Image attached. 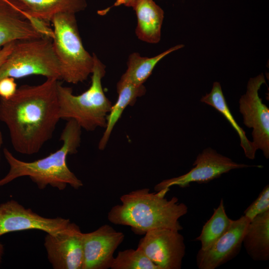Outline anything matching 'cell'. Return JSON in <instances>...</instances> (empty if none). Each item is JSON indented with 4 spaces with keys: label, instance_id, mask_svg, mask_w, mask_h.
I'll return each mask as SVG.
<instances>
[{
    "label": "cell",
    "instance_id": "d4e9b609",
    "mask_svg": "<svg viewBox=\"0 0 269 269\" xmlns=\"http://www.w3.org/2000/svg\"><path fill=\"white\" fill-rule=\"evenodd\" d=\"M15 41L11 42L6 44L0 50V66L5 61L11 52Z\"/></svg>",
    "mask_w": 269,
    "mask_h": 269
},
{
    "label": "cell",
    "instance_id": "d6986e66",
    "mask_svg": "<svg viewBox=\"0 0 269 269\" xmlns=\"http://www.w3.org/2000/svg\"><path fill=\"white\" fill-rule=\"evenodd\" d=\"M183 47V44L175 45L152 57H143L137 52L131 53L128 57L127 70L120 80L137 86L143 85L162 59Z\"/></svg>",
    "mask_w": 269,
    "mask_h": 269
},
{
    "label": "cell",
    "instance_id": "7402d4cb",
    "mask_svg": "<svg viewBox=\"0 0 269 269\" xmlns=\"http://www.w3.org/2000/svg\"><path fill=\"white\" fill-rule=\"evenodd\" d=\"M112 269H159L139 248L118 252L114 258Z\"/></svg>",
    "mask_w": 269,
    "mask_h": 269
},
{
    "label": "cell",
    "instance_id": "603a6c76",
    "mask_svg": "<svg viewBox=\"0 0 269 269\" xmlns=\"http://www.w3.org/2000/svg\"><path fill=\"white\" fill-rule=\"evenodd\" d=\"M269 210V186L266 185L257 198L245 210L244 215L250 220Z\"/></svg>",
    "mask_w": 269,
    "mask_h": 269
},
{
    "label": "cell",
    "instance_id": "8992f818",
    "mask_svg": "<svg viewBox=\"0 0 269 269\" xmlns=\"http://www.w3.org/2000/svg\"><path fill=\"white\" fill-rule=\"evenodd\" d=\"M35 75L61 80L59 63L49 37L16 41L11 52L0 66V80Z\"/></svg>",
    "mask_w": 269,
    "mask_h": 269
},
{
    "label": "cell",
    "instance_id": "52a82bcc",
    "mask_svg": "<svg viewBox=\"0 0 269 269\" xmlns=\"http://www.w3.org/2000/svg\"><path fill=\"white\" fill-rule=\"evenodd\" d=\"M266 83L263 73L251 78L247 90L239 100V111L244 125L252 128L253 145L257 150L261 149L267 159L269 158V109L263 103L259 91Z\"/></svg>",
    "mask_w": 269,
    "mask_h": 269
},
{
    "label": "cell",
    "instance_id": "ac0fdd59",
    "mask_svg": "<svg viewBox=\"0 0 269 269\" xmlns=\"http://www.w3.org/2000/svg\"><path fill=\"white\" fill-rule=\"evenodd\" d=\"M118 97L107 116L105 131L100 139L98 148L103 150L107 146L112 132L121 118L124 111L128 106H133L137 98L144 95L146 91L144 86H135L119 80L117 84Z\"/></svg>",
    "mask_w": 269,
    "mask_h": 269
},
{
    "label": "cell",
    "instance_id": "3957f363",
    "mask_svg": "<svg viewBox=\"0 0 269 269\" xmlns=\"http://www.w3.org/2000/svg\"><path fill=\"white\" fill-rule=\"evenodd\" d=\"M168 190L150 192L144 188L132 191L120 197L121 203L113 207L108 220L116 225L130 226L137 234H145L157 228L179 231L183 229L179 219L188 212V207L178 199L165 198Z\"/></svg>",
    "mask_w": 269,
    "mask_h": 269
},
{
    "label": "cell",
    "instance_id": "ba28073f",
    "mask_svg": "<svg viewBox=\"0 0 269 269\" xmlns=\"http://www.w3.org/2000/svg\"><path fill=\"white\" fill-rule=\"evenodd\" d=\"M193 165L194 167L186 173L163 180L156 184L154 188L155 191L169 190V187L175 185L185 188L188 187L192 182L206 183L234 169L251 166L263 167L235 162L211 147L206 148L199 153Z\"/></svg>",
    "mask_w": 269,
    "mask_h": 269
},
{
    "label": "cell",
    "instance_id": "9a60e30c",
    "mask_svg": "<svg viewBox=\"0 0 269 269\" xmlns=\"http://www.w3.org/2000/svg\"><path fill=\"white\" fill-rule=\"evenodd\" d=\"M132 7L136 15L135 33L138 39L151 44L158 43L164 18L163 9L153 0H136Z\"/></svg>",
    "mask_w": 269,
    "mask_h": 269
},
{
    "label": "cell",
    "instance_id": "44dd1931",
    "mask_svg": "<svg viewBox=\"0 0 269 269\" xmlns=\"http://www.w3.org/2000/svg\"><path fill=\"white\" fill-rule=\"evenodd\" d=\"M232 221L226 213L222 199L218 207L214 209L212 216L203 226L201 234L196 239L201 242L200 249L204 250L212 246L228 230Z\"/></svg>",
    "mask_w": 269,
    "mask_h": 269
},
{
    "label": "cell",
    "instance_id": "5b68a950",
    "mask_svg": "<svg viewBox=\"0 0 269 269\" xmlns=\"http://www.w3.org/2000/svg\"><path fill=\"white\" fill-rule=\"evenodd\" d=\"M51 22L52 46L59 63L61 80L73 84L83 82L93 72L94 57L84 47L75 14L59 13Z\"/></svg>",
    "mask_w": 269,
    "mask_h": 269
},
{
    "label": "cell",
    "instance_id": "6da1fadb",
    "mask_svg": "<svg viewBox=\"0 0 269 269\" xmlns=\"http://www.w3.org/2000/svg\"><path fill=\"white\" fill-rule=\"evenodd\" d=\"M58 81L46 78L39 85H21L10 98H0V121L7 126L16 152L36 153L52 137L60 120Z\"/></svg>",
    "mask_w": 269,
    "mask_h": 269
},
{
    "label": "cell",
    "instance_id": "7a4b0ae2",
    "mask_svg": "<svg viewBox=\"0 0 269 269\" xmlns=\"http://www.w3.org/2000/svg\"><path fill=\"white\" fill-rule=\"evenodd\" d=\"M60 137L62 141L60 148L48 156L31 162L20 160L6 148L3 150L9 169L0 179V187L23 176H28L40 189L48 185L63 190L68 185L78 189L82 182L68 168L67 157L77 152L81 142V129L74 120L67 121Z\"/></svg>",
    "mask_w": 269,
    "mask_h": 269
},
{
    "label": "cell",
    "instance_id": "4316f807",
    "mask_svg": "<svg viewBox=\"0 0 269 269\" xmlns=\"http://www.w3.org/2000/svg\"><path fill=\"white\" fill-rule=\"evenodd\" d=\"M3 252V245L0 243V264L1 262V257Z\"/></svg>",
    "mask_w": 269,
    "mask_h": 269
},
{
    "label": "cell",
    "instance_id": "f1b7e54d",
    "mask_svg": "<svg viewBox=\"0 0 269 269\" xmlns=\"http://www.w3.org/2000/svg\"></svg>",
    "mask_w": 269,
    "mask_h": 269
},
{
    "label": "cell",
    "instance_id": "cb8c5ba5",
    "mask_svg": "<svg viewBox=\"0 0 269 269\" xmlns=\"http://www.w3.org/2000/svg\"><path fill=\"white\" fill-rule=\"evenodd\" d=\"M15 79L6 77L0 80V98L8 99L12 97L17 90Z\"/></svg>",
    "mask_w": 269,
    "mask_h": 269
},
{
    "label": "cell",
    "instance_id": "83f0119b",
    "mask_svg": "<svg viewBox=\"0 0 269 269\" xmlns=\"http://www.w3.org/2000/svg\"><path fill=\"white\" fill-rule=\"evenodd\" d=\"M3 143V137L1 132L0 131V147Z\"/></svg>",
    "mask_w": 269,
    "mask_h": 269
},
{
    "label": "cell",
    "instance_id": "e0dca14e",
    "mask_svg": "<svg viewBox=\"0 0 269 269\" xmlns=\"http://www.w3.org/2000/svg\"><path fill=\"white\" fill-rule=\"evenodd\" d=\"M243 244L254 261L269 260V210L255 217L249 222Z\"/></svg>",
    "mask_w": 269,
    "mask_h": 269
},
{
    "label": "cell",
    "instance_id": "2e32d148",
    "mask_svg": "<svg viewBox=\"0 0 269 269\" xmlns=\"http://www.w3.org/2000/svg\"><path fill=\"white\" fill-rule=\"evenodd\" d=\"M26 15L43 20L51 21L59 13L76 14L87 6L86 0H11Z\"/></svg>",
    "mask_w": 269,
    "mask_h": 269
},
{
    "label": "cell",
    "instance_id": "7c38bea8",
    "mask_svg": "<svg viewBox=\"0 0 269 269\" xmlns=\"http://www.w3.org/2000/svg\"><path fill=\"white\" fill-rule=\"evenodd\" d=\"M123 233L105 224L97 230L83 235L82 269L111 268L114 253L124 241Z\"/></svg>",
    "mask_w": 269,
    "mask_h": 269
},
{
    "label": "cell",
    "instance_id": "484cf974",
    "mask_svg": "<svg viewBox=\"0 0 269 269\" xmlns=\"http://www.w3.org/2000/svg\"><path fill=\"white\" fill-rule=\"evenodd\" d=\"M136 0H116L112 6L124 5L127 7H132Z\"/></svg>",
    "mask_w": 269,
    "mask_h": 269
},
{
    "label": "cell",
    "instance_id": "4fadbf2b",
    "mask_svg": "<svg viewBox=\"0 0 269 269\" xmlns=\"http://www.w3.org/2000/svg\"><path fill=\"white\" fill-rule=\"evenodd\" d=\"M250 220L242 216L233 220L228 230L212 246L200 249L196 256L199 269H215L235 257L240 252Z\"/></svg>",
    "mask_w": 269,
    "mask_h": 269
},
{
    "label": "cell",
    "instance_id": "ffe728a7",
    "mask_svg": "<svg viewBox=\"0 0 269 269\" xmlns=\"http://www.w3.org/2000/svg\"><path fill=\"white\" fill-rule=\"evenodd\" d=\"M200 101L215 108L229 122L239 135L240 145L246 156L254 159L257 150L252 141L249 140L244 130L238 124L232 115L222 92L220 83L215 82L210 93L203 96Z\"/></svg>",
    "mask_w": 269,
    "mask_h": 269
},
{
    "label": "cell",
    "instance_id": "8fae6325",
    "mask_svg": "<svg viewBox=\"0 0 269 269\" xmlns=\"http://www.w3.org/2000/svg\"><path fill=\"white\" fill-rule=\"evenodd\" d=\"M69 222V219L61 217H43L13 200L0 204V237L9 232L30 229L53 234L64 229Z\"/></svg>",
    "mask_w": 269,
    "mask_h": 269
},
{
    "label": "cell",
    "instance_id": "30bf717a",
    "mask_svg": "<svg viewBox=\"0 0 269 269\" xmlns=\"http://www.w3.org/2000/svg\"><path fill=\"white\" fill-rule=\"evenodd\" d=\"M83 235L79 227L71 222L55 233H46L44 245L53 269H82Z\"/></svg>",
    "mask_w": 269,
    "mask_h": 269
},
{
    "label": "cell",
    "instance_id": "9c48e42d",
    "mask_svg": "<svg viewBox=\"0 0 269 269\" xmlns=\"http://www.w3.org/2000/svg\"><path fill=\"white\" fill-rule=\"evenodd\" d=\"M137 247L159 269H180L185 255L183 236L179 231L157 228L147 231Z\"/></svg>",
    "mask_w": 269,
    "mask_h": 269
},
{
    "label": "cell",
    "instance_id": "5bb4252c",
    "mask_svg": "<svg viewBox=\"0 0 269 269\" xmlns=\"http://www.w3.org/2000/svg\"><path fill=\"white\" fill-rule=\"evenodd\" d=\"M42 36L31 17L10 0H0V50L11 42Z\"/></svg>",
    "mask_w": 269,
    "mask_h": 269
},
{
    "label": "cell",
    "instance_id": "277c9868",
    "mask_svg": "<svg viewBox=\"0 0 269 269\" xmlns=\"http://www.w3.org/2000/svg\"><path fill=\"white\" fill-rule=\"evenodd\" d=\"M93 55L91 84L86 91L75 95L71 88L63 86L60 80L57 86L60 119L73 120L87 131L105 128L107 116L113 105L105 95L102 84L106 66L95 53Z\"/></svg>",
    "mask_w": 269,
    "mask_h": 269
}]
</instances>
